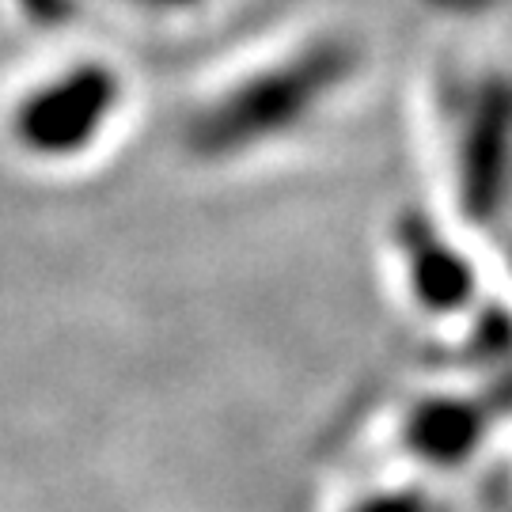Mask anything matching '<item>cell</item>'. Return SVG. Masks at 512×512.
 I'll use <instances>...</instances> for the list:
<instances>
[{
	"instance_id": "7a4b0ae2",
	"label": "cell",
	"mask_w": 512,
	"mask_h": 512,
	"mask_svg": "<svg viewBox=\"0 0 512 512\" xmlns=\"http://www.w3.org/2000/svg\"><path fill=\"white\" fill-rule=\"evenodd\" d=\"M118 103V80L99 65L73 69L61 80L42 84L16 110V141L31 156L61 160L76 156L95 141L107 126L110 110Z\"/></svg>"
},
{
	"instance_id": "277c9868",
	"label": "cell",
	"mask_w": 512,
	"mask_h": 512,
	"mask_svg": "<svg viewBox=\"0 0 512 512\" xmlns=\"http://www.w3.org/2000/svg\"><path fill=\"white\" fill-rule=\"evenodd\" d=\"M406 277L418 304L433 315H456L475 304V266L429 228V220L406 217L399 228Z\"/></svg>"
},
{
	"instance_id": "5b68a950",
	"label": "cell",
	"mask_w": 512,
	"mask_h": 512,
	"mask_svg": "<svg viewBox=\"0 0 512 512\" xmlns=\"http://www.w3.org/2000/svg\"><path fill=\"white\" fill-rule=\"evenodd\" d=\"M357 512H437V505L429 501L425 494L410 490V494H380L365 501Z\"/></svg>"
},
{
	"instance_id": "6da1fadb",
	"label": "cell",
	"mask_w": 512,
	"mask_h": 512,
	"mask_svg": "<svg viewBox=\"0 0 512 512\" xmlns=\"http://www.w3.org/2000/svg\"><path fill=\"white\" fill-rule=\"evenodd\" d=\"M346 46H311L285 65L243 80L236 92L220 95L190 126V148L209 160L239 156L251 145L296 129L349 73Z\"/></svg>"
},
{
	"instance_id": "3957f363",
	"label": "cell",
	"mask_w": 512,
	"mask_h": 512,
	"mask_svg": "<svg viewBox=\"0 0 512 512\" xmlns=\"http://www.w3.org/2000/svg\"><path fill=\"white\" fill-rule=\"evenodd\" d=\"M497 421V406L471 395H433L421 399L403 418V444L429 467L452 471L486 444Z\"/></svg>"
}]
</instances>
